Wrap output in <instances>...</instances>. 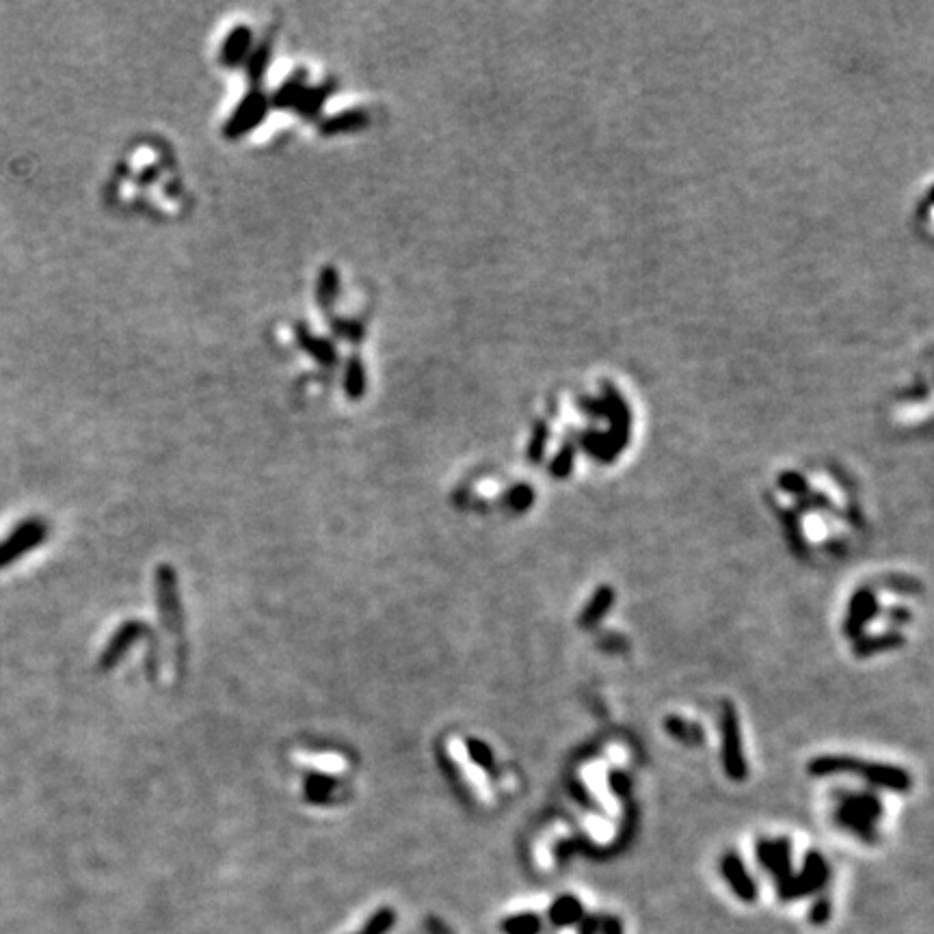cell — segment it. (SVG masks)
Listing matches in <instances>:
<instances>
[{"instance_id":"9c48e42d","label":"cell","mask_w":934,"mask_h":934,"mask_svg":"<svg viewBox=\"0 0 934 934\" xmlns=\"http://www.w3.org/2000/svg\"><path fill=\"white\" fill-rule=\"evenodd\" d=\"M610 604H612V591L608 589V586H602V589H599V591L595 593V597L591 599L589 608L584 610L582 625H584V627H586V625H595L599 619H602V617L606 615Z\"/></svg>"},{"instance_id":"9a60e30c","label":"cell","mask_w":934,"mask_h":934,"mask_svg":"<svg viewBox=\"0 0 934 934\" xmlns=\"http://www.w3.org/2000/svg\"><path fill=\"white\" fill-rule=\"evenodd\" d=\"M532 502V493L526 487H519L511 493V506L515 511H526Z\"/></svg>"},{"instance_id":"8992f818","label":"cell","mask_w":934,"mask_h":934,"mask_svg":"<svg viewBox=\"0 0 934 934\" xmlns=\"http://www.w3.org/2000/svg\"><path fill=\"white\" fill-rule=\"evenodd\" d=\"M863 775L880 787H889V790H906L911 785L904 770L891 766H863Z\"/></svg>"},{"instance_id":"8fae6325","label":"cell","mask_w":934,"mask_h":934,"mask_svg":"<svg viewBox=\"0 0 934 934\" xmlns=\"http://www.w3.org/2000/svg\"><path fill=\"white\" fill-rule=\"evenodd\" d=\"M333 787H336V781L333 779L312 775L305 779V796H308L312 803H325V800L331 798Z\"/></svg>"},{"instance_id":"6da1fadb","label":"cell","mask_w":934,"mask_h":934,"mask_svg":"<svg viewBox=\"0 0 934 934\" xmlns=\"http://www.w3.org/2000/svg\"><path fill=\"white\" fill-rule=\"evenodd\" d=\"M156 595L160 604V617H163L165 630L171 636H180L182 632V608L178 593L176 569L169 565H160L156 571Z\"/></svg>"},{"instance_id":"3957f363","label":"cell","mask_w":934,"mask_h":934,"mask_svg":"<svg viewBox=\"0 0 934 934\" xmlns=\"http://www.w3.org/2000/svg\"><path fill=\"white\" fill-rule=\"evenodd\" d=\"M878 803L874 798H867V796H859V798H846V803L842 807V811H839V816H842V820L848 824V826H855V829L859 833H867L870 831V826L872 822L878 818Z\"/></svg>"},{"instance_id":"7c38bea8","label":"cell","mask_w":934,"mask_h":934,"mask_svg":"<svg viewBox=\"0 0 934 934\" xmlns=\"http://www.w3.org/2000/svg\"><path fill=\"white\" fill-rule=\"evenodd\" d=\"M876 612V599L870 593H859L855 597V604H852V632H857V627H861L867 619H870Z\"/></svg>"},{"instance_id":"5b68a950","label":"cell","mask_w":934,"mask_h":934,"mask_svg":"<svg viewBox=\"0 0 934 934\" xmlns=\"http://www.w3.org/2000/svg\"><path fill=\"white\" fill-rule=\"evenodd\" d=\"M143 634V625L137 623V621H130L126 625L119 627V630L115 632L113 640L109 643V647H106V651L102 653V669H111V666L122 658V653L135 643V640Z\"/></svg>"},{"instance_id":"30bf717a","label":"cell","mask_w":934,"mask_h":934,"mask_svg":"<svg viewBox=\"0 0 934 934\" xmlns=\"http://www.w3.org/2000/svg\"><path fill=\"white\" fill-rule=\"evenodd\" d=\"M500 928L504 934H537L541 930V919L532 913H522L504 919Z\"/></svg>"},{"instance_id":"ba28073f","label":"cell","mask_w":934,"mask_h":934,"mask_svg":"<svg viewBox=\"0 0 934 934\" xmlns=\"http://www.w3.org/2000/svg\"><path fill=\"white\" fill-rule=\"evenodd\" d=\"M723 870H725V876L731 880L733 889H736L742 898L751 900L755 896V887L751 883V878L744 872L742 863L736 857H727L723 863Z\"/></svg>"},{"instance_id":"7a4b0ae2","label":"cell","mask_w":934,"mask_h":934,"mask_svg":"<svg viewBox=\"0 0 934 934\" xmlns=\"http://www.w3.org/2000/svg\"><path fill=\"white\" fill-rule=\"evenodd\" d=\"M44 535H46V528L39 522H29V524L20 526L5 543H0V567L9 565L11 560H16L24 552H29L31 547L42 543Z\"/></svg>"},{"instance_id":"5bb4252c","label":"cell","mask_w":934,"mask_h":934,"mask_svg":"<svg viewBox=\"0 0 934 934\" xmlns=\"http://www.w3.org/2000/svg\"><path fill=\"white\" fill-rule=\"evenodd\" d=\"M467 753H470V757L474 759V762L480 766V768H485V770H493V753L489 746L485 742H480V740H467Z\"/></svg>"},{"instance_id":"52a82bcc","label":"cell","mask_w":934,"mask_h":934,"mask_svg":"<svg viewBox=\"0 0 934 934\" xmlns=\"http://www.w3.org/2000/svg\"><path fill=\"white\" fill-rule=\"evenodd\" d=\"M582 913L584 911H582V904H580L578 898L563 896V898H558L552 904L550 919H552L554 926L565 928V926H571V924H578L582 919Z\"/></svg>"},{"instance_id":"4fadbf2b","label":"cell","mask_w":934,"mask_h":934,"mask_svg":"<svg viewBox=\"0 0 934 934\" xmlns=\"http://www.w3.org/2000/svg\"><path fill=\"white\" fill-rule=\"evenodd\" d=\"M394 924H396V913L385 906V909H379L375 915H372L368 919V924L362 930H357L355 934H388L394 928Z\"/></svg>"},{"instance_id":"277c9868","label":"cell","mask_w":934,"mask_h":934,"mask_svg":"<svg viewBox=\"0 0 934 934\" xmlns=\"http://www.w3.org/2000/svg\"><path fill=\"white\" fill-rule=\"evenodd\" d=\"M723 733H725V764L733 777H742L746 768L742 762V751H740V736H738V723L736 716H733L731 710L725 712L723 718Z\"/></svg>"}]
</instances>
